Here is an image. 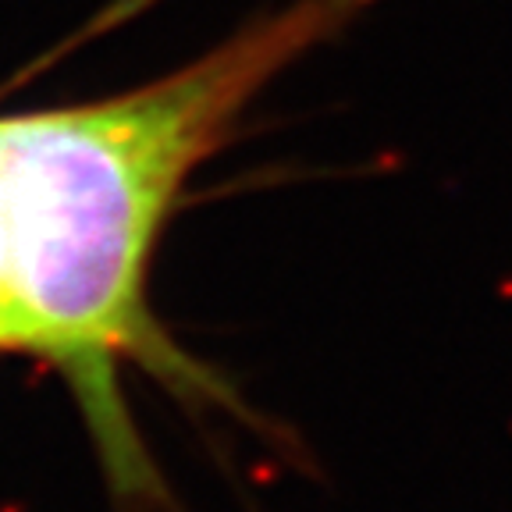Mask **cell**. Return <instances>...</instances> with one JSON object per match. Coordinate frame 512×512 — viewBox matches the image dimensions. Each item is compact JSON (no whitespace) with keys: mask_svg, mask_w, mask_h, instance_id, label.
Masks as SVG:
<instances>
[{"mask_svg":"<svg viewBox=\"0 0 512 512\" xmlns=\"http://www.w3.org/2000/svg\"><path fill=\"white\" fill-rule=\"evenodd\" d=\"M377 0H292L157 82L75 107L0 114V235L25 324L72 384L114 495L164 509L121 399V367L143 363L182 392L221 384L160 331L150 260L192 168L285 68L335 40Z\"/></svg>","mask_w":512,"mask_h":512,"instance_id":"1","label":"cell"},{"mask_svg":"<svg viewBox=\"0 0 512 512\" xmlns=\"http://www.w3.org/2000/svg\"><path fill=\"white\" fill-rule=\"evenodd\" d=\"M8 349L25 352V324H22V310H18L15 288H11L8 249H4V235H0V352Z\"/></svg>","mask_w":512,"mask_h":512,"instance_id":"2","label":"cell"}]
</instances>
